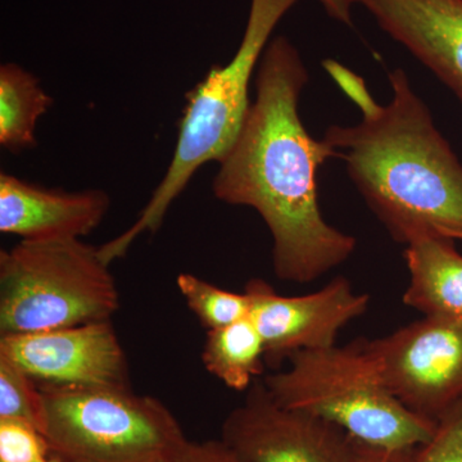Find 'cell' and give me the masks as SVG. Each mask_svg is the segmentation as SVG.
<instances>
[{
	"label": "cell",
	"instance_id": "30bf717a",
	"mask_svg": "<svg viewBox=\"0 0 462 462\" xmlns=\"http://www.w3.org/2000/svg\"><path fill=\"white\" fill-rule=\"evenodd\" d=\"M0 357L44 387L132 388L129 360L112 321L0 336Z\"/></svg>",
	"mask_w": 462,
	"mask_h": 462
},
{
	"label": "cell",
	"instance_id": "8992f818",
	"mask_svg": "<svg viewBox=\"0 0 462 462\" xmlns=\"http://www.w3.org/2000/svg\"><path fill=\"white\" fill-rule=\"evenodd\" d=\"M39 387L42 434L63 462H171L189 440L162 401L133 388Z\"/></svg>",
	"mask_w": 462,
	"mask_h": 462
},
{
	"label": "cell",
	"instance_id": "7a4b0ae2",
	"mask_svg": "<svg viewBox=\"0 0 462 462\" xmlns=\"http://www.w3.org/2000/svg\"><path fill=\"white\" fill-rule=\"evenodd\" d=\"M322 65L361 111L360 123L331 125L324 139L392 239L462 240V163L406 72H389L392 99L383 106L361 76L337 60Z\"/></svg>",
	"mask_w": 462,
	"mask_h": 462
},
{
	"label": "cell",
	"instance_id": "d6986e66",
	"mask_svg": "<svg viewBox=\"0 0 462 462\" xmlns=\"http://www.w3.org/2000/svg\"><path fill=\"white\" fill-rule=\"evenodd\" d=\"M419 462H462V398L437 421L433 436L418 448Z\"/></svg>",
	"mask_w": 462,
	"mask_h": 462
},
{
	"label": "cell",
	"instance_id": "9a60e30c",
	"mask_svg": "<svg viewBox=\"0 0 462 462\" xmlns=\"http://www.w3.org/2000/svg\"><path fill=\"white\" fill-rule=\"evenodd\" d=\"M53 105L32 72L16 63L0 67V145L17 154L36 147L39 118Z\"/></svg>",
	"mask_w": 462,
	"mask_h": 462
},
{
	"label": "cell",
	"instance_id": "7c38bea8",
	"mask_svg": "<svg viewBox=\"0 0 462 462\" xmlns=\"http://www.w3.org/2000/svg\"><path fill=\"white\" fill-rule=\"evenodd\" d=\"M462 103V0H356Z\"/></svg>",
	"mask_w": 462,
	"mask_h": 462
},
{
	"label": "cell",
	"instance_id": "5bb4252c",
	"mask_svg": "<svg viewBox=\"0 0 462 462\" xmlns=\"http://www.w3.org/2000/svg\"><path fill=\"white\" fill-rule=\"evenodd\" d=\"M202 363L227 388L247 392L263 375L266 364L263 339L252 319L207 331Z\"/></svg>",
	"mask_w": 462,
	"mask_h": 462
},
{
	"label": "cell",
	"instance_id": "ba28073f",
	"mask_svg": "<svg viewBox=\"0 0 462 462\" xmlns=\"http://www.w3.org/2000/svg\"><path fill=\"white\" fill-rule=\"evenodd\" d=\"M245 291L251 300L249 318L263 337L266 364L273 372L297 352L336 346L343 328L370 306L369 294L356 291L342 275L302 296H282L260 278L249 279Z\"/></svg>",
	"mask_w": 462,
	"mask_h": 462
},
{
	"label": "cell",
	"instance_id": "2e32d148",
	"mask_svg": "<svg viewBox=\"0 0 462 462\" xmlns=\"http://www.w3.org/2000/svg\"><path fill=\"white\" fill-rule=\"evenodd\" d=\"M187 306L207 331L229 327L251 315V300L243 293L226 291L190 273L176 278Z\"/></svg>",
	"mask_w": 462,
	"mask_h": 462
},
{
	"label": "cell",
	"instance_id": "5b68a950",
	"mask_svg": "<svg viewBox=\"0 0 462 462\" xmlns=\"http://www.w3.org/2000/svg\"><path fill=\"white\" fill-rule=\"evenodd\" d=\"M120 291L99 247L21 240L0 252V336L111 321Z\"/></svg>",
	"mask_w": 462,
	"mask_h": 462
},
{
	"label": "cell",
	"instance_id": "3957f363",
	"mask_svg": "<svg viewBox=\"0 0 462 462\" xmlns=\"http://www.w3.org/2000/svg\"><path fill=\"white\" fill-rule=\"evenodd\" d=\"M300 0H251L238 50L224 66L212 67L187 96L169 169L135 223L99 245L106 263L126 256L144 233H156L175 199L206 163L220 162L238 138L251 99L249 85L275 27Z\"/></svg>",
	"mask_w": 462,
	"mask_h": 462
},
{
	"label": "cell",
	"instance_id": "ffe728a7",
	"mask_svg": "<svg viewBox=\"0 0 462 462\" xmlns=\"http://www.w3.org/2000/svg\"><path fill=\"white\" fill-rule=\"evenodd\" d=\"M171 462H247L223 439L188 440Z\"/></svg>",
	"mask_w": 462,
	"mask_h": 462
},
{
	"label": "cell",
	"instance_id": "277c9868",
	"mask_svg": "<svg viewBox=\"0 0 462 462\" xmlns=\"http://www.w3.org/2000/svg\"><path fill=\"white\" fill-rule=\"evenodd\" d=\"M263 382L282 406L325 419L370 445L418 447L436 430L437 422L415 415L391 393L365 339L297 352Z\"/></svg>",
	"mask_w": 462,
	"mask_h": 462
},
{
	"label": "cell",
	"instance_id": "9c48e42d",
	"mask_svg": "<svg viewBox=\"0 0 462 462\" xmlns=\"http://www.w3.org/2000/svg\"><path fill=\"white\" fill-rule=\"evenodd\" d=\"M221 439L247 462H351L354 437L333 422L276 402L256 380L227 413Z\"/></svg>",
	"mask_w": 462,
	"mask_h": 462
},
{
	"label": "cell",
	"instance_id": "ac0fdd59",
	"mask_svg": "<svg viewBox=\"0 0 462 462\" xmlns=\"http://www.w3.org/2000/svg\"><path fill=\"white\" fill-rule=\"evenodd\" d=\"M47 438L26 422L0 420V462H48Z\"/></svg>",
	"mask_w": 462,
	"mask_h": 462
},
{
	"label": "cell",
	"instance_id": "e0dca14e",
	"mask_svg": "<svg viewBox=\"0 0 462 462\" xmlns=\"http://www.w3.org/2000/svg\"><path fill=\"white\" fill-rule=\"evenodd\" d=\"M0 420L32 425L42 433L44 403L38 383L16 365L0 357Z\"/></svg>",
	"mask_w": 462,
	"mask_h": 462
},
{
	"label": "cell",
	"instance_id": "7402d4cb",
	"mask_svg": "<svg viewBox=\"0 0 462 462\" xmlns=\"http://www.w3.org/2000/svg\"><path fill=\"white\" fill-rule=\"evenodd\" d=\"M318 2L331 18L351 25L352 5H355L356 0H318Z\"/></svg>",
	"mask_w": 462,
	"mask_h": 462
},
{
	"label": "cell",
	"instance_id": "603a6c76",
	"mask_svg": "<svg viewBox=\"0 0 462 462\" xmlns=\"http://www.w3.org/2000/svg\"><path fill=\"white\" fill-rule=\"evenodd\" d=\"M48 462H63V461L60 460V458L56 457V456H51V460Z\"/></svg>",
	"mask_w": 462,
	"mask_h": 462
},
{
	"label": "cell",
	"instance_id": "6da1fadb",
	"mask_svg": "<svg viewBox=\"0 0 462 462\" xmlns=\"http://www.w3.org/2000/svg\"><path fill=\"white\" fill-rule=\"evenodd\" d=\"M307 83L309 71L293 42L272 39L258 65L256 99L212 182L216 199L260 215L273 239V273L296 284L318 281L357 248L354 236L321 214L318 171L336 152L324 138H312L300 120Z\"/></svg>",
	"mask_w": 462,
	"mask_h": 462
},
{
	"label": "cell",
	"instance_id": "44dd1931",
	"mask_svg": "<svg viewBox=\"0 0 462 462\" xmlns=\"http://www.w3.org/2000/svg\"><path fill=\"white\" fill-rule=\"evenodd\" d=\"M418 447L391 448L370 445L354 438L351 462H419Z\"/></svg>",
	"mask_w": 462,
	"mask_h": 462
},
{
	"label": "cell",
	"instance_id": "52a82bcc",
	"mask_svg": "<svg viewBox=\"0 0 462 462\" xmlns=\"http://www.w3.org/2000/svg\"><path fill=\"white\" fill-rule=\"evenodd\" d=\"M391 393L425 420L462 398V318H427L365 339Z\"/></svg>",
	"mask_w": 462,
	"mask_h": 462
},
{
	"label": "cell",
	"instance_id": "8fae6325",
	"mask_svg": "<svg viewBox=\"0 0 462 462\" xmlns=\"http://www.w3.org/2000/svg\"><path fill=\"white\" fill-rule=\"evenodd\" d=\"M111 207L105 190L48 189L11 173L0 175V231L21 240L83 239Z\"/></svg>",
	"mask_w": 462,
	"mask_h": 462
},
{
	"label": "cell",
	"instance_id": "4fadbf2b",
	"mask_svg": "<svg viewBox=\"0 0 462 462\" xmlns=\"http://www.w3.org/2000/svg\"><path fill=\"white\" fill-rule=\"evenodd\" d=\"M403 257L410 275L403 305L427 318H462V254L455 239L418 236L407 243Z\"/></svg>",
	"mask_w": 462,
	"mask_h": 462
}]
</instances>
